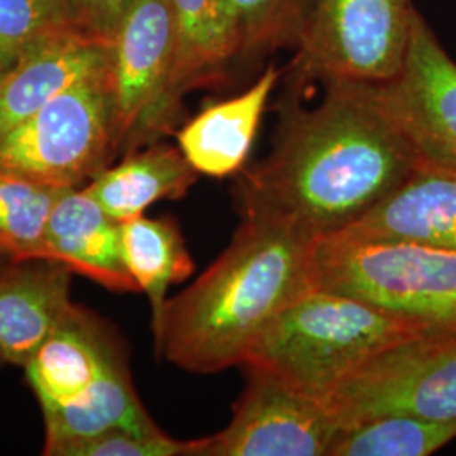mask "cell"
Segmentation results:
<instances>
[{"instance_id":"cell-1","label":"cell","mask_w":456,"mask_h":456,"mask_svg":"<svg viewBox=\"0 0 456 456\" xmlns=\"http://www.w3.org/2000/svg\"><path fill=\"white\" fill-rule=\"evenodd\" d=\"M418 154L372 83H328L311 110L294 112L276 146L239 181V207L301 228L342 232L404 180Z\"/></svg>"},{"instance_id":"cell-2","label":"cell","mask_w":456,"mask_h":456,"mask_svg":"<svg viewBox=\"0 0 456 456\" xmlns=\"http://www.w3.org/2000/svg\"><path fill=\"white\" fill-rule=\"evenodd\" d=\"M314 242L276 216L242 215L224 254L151 325L158 355L193 374L244 365L262 331L313 286Z\"/></svg>"},{"instance_id":"cell-3","label":"cell","mask_w":456,"mask_h":456,"mask_svg":"<svg viewBox=\"0 0 456 456\" xmlns=\"http://www.w3.org/2000/svg\"><path fill=\"white\" fill-rule=\"evenodd\" d=\"M428 326L348 294L310 286L250 346L244 367H259L325 401L343 379Z\"/></svg>"},{"instance_id":"cell-4","label":"cell","mask_w":456,"mask_h":456,"mask_svg":"<svg viewBox=\"0 0 456 456\" xmlns=\"http://www.w3.org/2000/svg\"><path fill=\"white\" fill-rule=\"evenodd\" d=\"M311 277L429 330L456 326V252L335 233L316 239Z\"/></svg>"},{"instance_id":"cell-5","label":"cell","mask_w":456,"mask_h":456,"mask_svg":"<svg viewBox=\"0 0 456 456\" xmlns=\"http://www.w3.org/2000/svg\"><path fill=\"white\" fill-rule=\"evenodd\" d=\"M115 156L109 69L71 85L0 134V171L60 190L83 188Z\"/></svg>"},{"instance_id":"cell-6","label":"cell","mask_w":456,"mask_h":456,"mask_svg":"<svg viewBox=\"0 0 456 456\" xmlns=\"http://www.w3.org/2000/svg\"><path fill=\"white\" fill-rule=\"evenodd\" d=\"M411 0H308L296 39L297 80L386 83L404 61Z\"/></svg>"},{"instance_id":"cell-7","label":"cell","mask_w":456,"mask_h":456,"mask_svg":"<svg viewBox=\"0 0 456 456\" xmlns=\"http://www.w3.org/2000/svg\"><path fill=\"white\" fill-rule=\"evenodd\" d=\"M325 403L340 429L392 414L456 421V326L392 345L343 379Z\"/></svg>"},{"instance_id":"cell-8","label":"cell","mask_w":456,"mask_h":456,"mask_svg":"<svg viewBox=\"0 0 456 456\" xmlns=\"http://www.w3.org/2000/svg\"><path fill=\"white\" fill-rule=\"evenodd\" d=\"M175 53L169 0H131L109 39L117 154L158 142L176 124L169 103Z\"/></svg>"},{"instance_id":"cell-9","label":"cell","mask_w":456,"mask_h":456,"mask_svg":"<svg viewBox=\"0 0 456 456\" xmlns=\"http://www.w3.org/2000/svg\"><path fill=\"white\" fill-rule=\"evenodd\" d=\"M247 372L232 421L190 441L188 456H328L340 426L325 401L259 367Z\"/></svg>"},{"instance_id":"cell-10","label":"cell","mask_w":456,"mask_h":456,"mask_svg":"<svg viewBox=\"0 0 456 456\" xmlns=\"http://www.w3.org/2000/svg\"><path fill=\"white\" fill-rule=\"evenodd\" d=\"M377 92L418 158L456 171V63L418 11L399 73Z\"/></svg>"},{"instance_id":"cell-11","label":"cell","mask_w":456,"mask_h":456,"mask_svg":"<svg viewBox=\"0 0 456 456\" xmlns=\"http://www.w3.org/2000/svg\"><path fill=\"white\" fill-rule=\"evenodd\" d=\"M109 69V43L71 26L37 39L0 69V134L75 83Z\"/></svg>"},{"instance_id":"cell-12","label":"cell","mask_w":456,"mask_h":456,"mask_svg":"<svg viewBox=\"0 0 456 456\" xmlns=\"http://www.w3.org/2000/svg\"><path fill=\"white\" fill-rule=\"evenodd\" d=\"M338 233L456 252L455 169L418 159L389 195Z\"/></svg>"},{"instance_id":"cell-13","label":"cell","mask_w":456,"mask_h":456,"mask_svg":"<svg viewBox=\"0 0 456 456\" xmlns=\"http://www.w3.org/2000/svg\"><path fill=\"white\" fill-rule=\"evenodd\" d=\"M124 355L110 330L94 313L73 303L24 372L41 412H46L80 397Z\"/></svg>"},{"instance_id":"cell-14","label":"cell","mask_w":456,"mask_h":456,"mask_svg":"<svg viewBox=\"0 0 456 456\" xmlns=\"http://www.w3.org/2000/svg\"><path fill=\"white\" fill-rule=\"evenodd\" d=\"M73 271L46 259L0 269V363L26 367L71 310Z\"/></svg>"},{"instance_id":"cell-15","label":"cell","mask_w":456,"mask_h":456,"mask_svg":"<svg viewBox=\"0 0 456 456\" xmlns=\"http://www.w3.org/2000/svg\"><path fill=\"white\" fill-rule=\"evenodd\" d=\"M46 259L115 293H137L124 261L122 225L83 188L63 190L49 215Z\"/></svg>"},{"instance_id":"cell-16","label":"cell","mask_w":456,"mask_h":456,"mask_svg":"<svg viewBox=\"0 0 456 456\" xmlns=\"http://www.w3.org/2000/svg\"><path fill=\"white\" fill-rule=\"evenodd\" d=\"M279 75L267 66L240 95L213 103L181 127L178 147L200 175L222 180L244 169Z\"/></svg>"},{"instance_id":"cell-17","label":"cell","mask_w":456,"mask_h":456,"mask_svg":"<svg viewBox=\"0 0 456 456\" xmlns=\"http://www.w3.org/2000/svg\"><path fill=\"white\" fill-rule=\"evenodd\" d=\"M200 173L180 147L154 142L105 167L83 190L97 200L115 220L126 222L144 215L161 200H180L195 184Z\"/></svg>"},{"instance_id":"cell-18","label":"cell","mask_w":456,"mask_h":456,"mask_svg":"<svg viewBox=\"0 0 456 456\" xmlns=\"http://www.w3.org/2000/svg\"><path fill=\"white\" fill-rule=\"evenodd\" d=\"M169 5L176 37L169 103L178 117L183 97L216 80L242 48L228 0H169Z\"/></svg>"},{"instance_id":"cell-19","label":"cell","mask_w":456,"mask_h":456,"mask_svg":"<svg viewBox=\"0 0 456 456\" xmlns=\"http://www.w3.org/2000/svg\"><path fill=\"white\" fill-rule=\"evenodd\" d=\"M43 455L46 456H60L66 446L112 429L144 433L161 429L135 392L126 355L115 360L112 367L80 397L61 408L43 412Z\"/></svg>"},{"instance_id":"cell-20","label":"cell","mask_w":456,"mask_h":456,"mask_svg":"<svg viewBox=\"0 0 456 456\" xmlns=\"http://www.w3.org/2000/svg\"><path fill=\"white\" fill-rule=\"evenodd\" d=\"M122 225L124 261L151 305V325L161 316L167 301V289L193 274L191 259L184 237L173 218H147L139 215Z\"/></svg>"},{"instance_id":"cell-21","label":"cell","mask_w":456,"mask_h":456,"mask_svg":"<svg viewBox=\"0 0 456 456\" xmlns=\"http://www.w3.org/2000/svg\"><path fill=\"white\" fill-rule=\"evenodd\" d=\"M456 438V421L392 414L343 428L328 456H426Z\"/></svg>"},{"instance_id":"cell-22","label":"cell","mask_w":456,"mask_h":456,"mask_svg":"<svg viewBox=\"0 0 456 456\" xmlns=\"http://www.w3.org/2000/svg\"><path fill=\"white\" fill-rule=\"evenodd\" d=\"M61 191L0 171V252L9 261L46 259L49 215Z\"/></svg>"},{"instance_id":"cell-23","label":"cell","mask_w":456,"mask_h":456,"mask_svg":"<svg viewBox=\"0 0 456 456\" xmlns=\"http://www.w3.org/2000/svg\"><path fill=\"white\" fill-rule=\"evenodd\" d=\"M242 54L296 45L308 0H228Z\"/></svg>"},{"instance_id":"cell-24","label":"cell","mask_w":456,"mask_h":456,"mask_svg":"<svg viewBox=\"0 0 456 456\" xmlns=\"http://www.w3.org/2000/svg\"><path fill=\"white\" fill-rule=\"evenodd\" d=\"M71 26L65 0H0V69L37 39Z\"/></svg>"},{"instance_id":"cell-25","label":"cell","mask_w":456,"mask_h":456,"mask_svg":"<svg viewBox=\"0 0 456 456\" xmlns=\"http://www.w3.org/2000/svg\"><path fill=\"white\" fill-rule=\"evenodd\" d=\"M188 452L190 441L175 440L163 429H112L66 446L60 456H188Z\"/></svg>"},{"instance_id":"cell-26","label":"cell","mask_w":456,"mask_h":456,"mask_svg":"<svg viewBox=\"0 0 456 456\" xmlns=\"http://www.w3.org/2000/svg\"><path fill=\"white\" fill-rule=\"evenodd\" d=\"M78 29L109 43L131 0H65Z\"/></svg>"},{"instance_id":"cell-27","label":"cell","mask_w":456,"mask_h":456,"mask_svg":"<svg viewBox=\"0 0 456 456\" xmlns=\"http://www.w3.org/2000/svg\"><path fill=\"white\" fill-rule=\"evenodd\" d=\"M7 262H11V261H9V259H7V257H5V256H4V254H2V252H0V269H2V267H4V265H5V264H7Z\"/></svg>"}]
</instances>
